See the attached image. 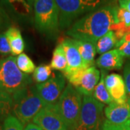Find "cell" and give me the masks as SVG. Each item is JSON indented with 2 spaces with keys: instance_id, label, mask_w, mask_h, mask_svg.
Instances as JSON below:
<instances>
[{
  "instance_id": "obj_1",
  "label": "cell",
  "mask_w": 130,
  "mask_h": 130,
  "mask_svg": "<svg viewBox=\"0 0 130 130\" xmlns=\"http://www.w3.org/2000/svg\"><path fill=\"white\" fill-rule=\"evenodd\" d=\"M116 8L104 7L88 13L77 20L67 34L75 40L95 43L111 29L113 25L119 23L116 18Z\"/></svg>"
},
{
  "instance_id": "obj_2",
  "label": "cell",
  "mask_w": 130,
  "mask_h": 130,
  "mask_svg": "<svg viewBox=\"0 0 130 130\" xmlns=\"http://www.w3.org/2000/svg\"><path fill=\"white\" fill-rule=\"evenodd\" d=\"M12 111L23 124H28L38 113L46 106L38 95L36 88L29 86L12 95Z\"/></svg>"
},
{
  "instance_id": "obj_3",
  "label": "cell",
  "mask_w": 130,
  "mask_h": 130,
  "mask_svg": "<svg viewBox=\"0 0 130 130\" xmlns=\"http://www.w3.org/2000/svg\"><path fill=\"white\" fill-rule=\"evenodd\" d=\"M82 106V94L71 84H68L55 105V108L69 130L77 129Z\"/></svg>"
},
{
  "instance_id": "obj_4",
  "label": "cell",
  "mask_w": 130,
  "mask_h": 130,
  "mask_svg": "<svg viewBox=\"0 0 130 130\" xmlns=\"http://www.w3.org/2000/svg\"><path fill=\"white\" fill-rule=\"evenodd\" d=\"M31 83L32 79L18 67L14 56H9L4 59L0 70V90L12 96L29 87Z\"/></svg>"
},
{
  "instance_id": "obj_5",
  "label": "cell",
  "mask_w": 130,
  "mask_h": 130,
  "mask_svg": "<svg viewBox=\"0 0 130 130\" xmlns=\"http://www.w3.org/2000/svg\"><path fill=\"white\" fill-rule=\"evenodd\" d=\"M33 7L38 30L46 34L55 33L59 26V12L55 0H36Z\"/></svg>"
},
{
  "instance_id": "obj_6",
  "label": "cell",
  "mask_w": 130,
  "mask_h": 130,
  "mask_svg": "<svg viewBox=\"0 0 130 130\" xmlns=\"http://www.w3.org/2000/svg\"><path fill=\"white\" fill-rule=\"evenodd\" d=\"M59 12V26L69 27L81 14L94 10L101 0H55Z\"/></svg>"
},
{
  "instance_id": "obj_7",
  "label": "cell",
  "mask_w": 130,
  "mask_h": 130,
  "mask_svg": "<svg viewBox=\"0 0 130 130\" xmlns=\"http://www.w3.org/2000/svg\"><path fill=\"white\" fill-rule=\"evenodd\" d=\"M104 105L93 95H84L78 125L76 130H100Z\"/></svg>"
},
{
  "instance_id": "obj_8",
  "label": "cell",
  "mask_w": 130,
  "mask_h": 130,
  "mask_svg": "<svg viewBox=\"0 0 130 130\" xmlns=\"http://www.w3.org/2000/svg\"><path fill=\"white\" fill-rule=\"evenodd\" d=\"M64 75L56 74L43 83L36 86L38 95L47 106H54L58 102L59 98L64 90Z\"/></svg>"
},
{
  "instance_id": "obj_9",
  "label": "cell",
  "mask_w": 130,
  "mask_h": 130,
  "mask_svg": "<svg viewBox=\"0 0 130 130\" xmlns=\"http://www.w3.org/2000/svg\"><path fill=\"white\" fill-rule=\"evenodd\" d=\"M55 105L44 107L33 118L32 122L43 130H69L56 111Z\"/></svg>"
},
{
  "instance_id": "obj_10",
  "label": "cell",
  "mask_w": 130,
  "mask_h": 130,
  "mask_svg": "<svg viewBox=\"0 0 130 130\" xmlns=\"http://www.w3.org/2000/svg\"><path fill=\"white\" fill-rule=\"evenodd\" d=\"M61 44L64 50L67 61V67L64 72V76L80 69H86L84 67L83 61L72 38H65Z\"/></svg>"
},
{
  "instance_id": "obj_11",
  "label": "cell",
  "mask_w": 130,
  "mask_h": 130,
  "mask_svg": "<svg viewBox=\"0 0 130 130\" xmlns=\"http://www.w3.org/2000/svg\"><path fill=\"white\" fill-rule=\"evenodd\" d=\"M105 84L113 102L123 104L127 102V92L124 80L120 74H111L106 77Z\"/></svg>"
},
{
  "instance_id": "obj_12",
  "label": "cell",
  "mask_w": 130,
  "mask_h": 130,
  "mask_svg": "<svg viewBox=\"0 0 130 130\" xmlns=\"http://www.w3.org/2000/svg\"><path fill=\"white\" fill-rule=\"evenodd\" d=\"M106 120L113 124H124L130 121V101L123 104L111 103L105 108Z\"/></svg>"
},
{
  "instance_id": "obj_13",
  "label": "cell",
  "mask_w": 130,
  "mask_h": 130,
  "mask_svg": "<svg viewBox=\"0 0 130 130\" xmlns=\"http://www.w3.org/2000/svg\"><path fill=\"white\" fill-rule=\"evenodd\" d=\"M101 79L100 72L94 66L84 71L76 90L83 95H93L94 90Z\"/></svg>"
},
{
  "instance_id": "obj_14",
  "label": "cell",
  "mask_w": 130,
  "mask_h": 130,
  "mask_svg": "<svg viewBox=\"0 0 130 130\" xmlns=\"http://www.w3.org/2000/svg\"><path fill=\"white\" fill-rule=\"evenodd\" d=\"M0 3L18 20H27L32 13V7L28 5L26 0H0Z\"/></svg>"
},
{
  "instance_id": "obj_15",
  "label": "cell",
  "mask_w": 130,
  "mask_h": 130,
  "mask_svg": "<svg viewBox=\"0 0 130 130\" xmlns=\"http://www.w3.org/2000/svg\"><path fill=\"white\" fill-rule=\"evenodd\" d=\"M124 63V57L119 51L113 49L101 54L96 61L98 67L102 70H119Z\"/></svg>"
},
{
  "instance_id": "obj_16",
  "label": "cell",
  "mask_w": 130,
  "mask_h": 130,
  "mask_svg": "<svg viewBox=\"0 0 130 130\" xmlns=\"http://www.w3.org/2000/svg\"><path fill=\"white\" fill-rule=\"evenodd\" d=\"M73 41L77 48L78 49L79 54L83 61L84 67L86 69H88L90 67H92L94 62L95 56L97 53L96 44L93 43L92 42L75 40V39H73Z\"/></svg>"
},
{
  "instance_id": "obj_17",
  "label": "cell",
  "mask_w": 130,
  "mask_h": 130,
  "mask_svg": "<svg viewBox=\"0 0 130 130\" xmlns=\"http://www.w3.org/2000/svg\"><path fill=\"white\" fill-rule=\"evenodd\" d=\"M5 34L9 41L12 54L15 56L23 54L25 49V43L18 28L11 26L5 31Z\"/></svg>"
},
{
  "instance_id": "obj_18",
  "label": "cell",
  "mask_w": 130,
  "mask_h": 130,
  "mask_svg": "<svg viewBox=\"0 0 130 130\" xmlns=\"http://www.w3.org/2000/svg\"><path fill=\"white\" fill-rule=\"evenodd\" d=\"M115 32L110 30L101 37L96 43V51L99 54H103L108 51H111L114 46L116 47L117 44Z\"/></svg>"
},
{
  "instance_id": "obj_19",
  "label": "cell",
  "mask_w": 130,
  "mask_h": 130,
  "mask_svg": "<svg viewBox=\"0 0 130 130\" xmlns=\"http://www.w3.org/2000/svg\"><path fill=\"white\" fill-rule=\"evenodd\" d=\"M105 76H106V72L104 70H102L100 81L93 93V97L98 100L99 102L109 105L113 102V101L106 88V86L105 84V79H106Z\"/></svg>"
},
{
  "instance_id": "obj_20",
  "label": "cell",
  "mask_w": 130,
  "mask_h": 130,
  "mask_svg": "<svg viewBox=\"0 0 130 130\" xmlns=\"http://www.w3.org/2000/svg\"><path fill=\"white\" fill-rule=\"evenodd\" d=\"M50 67L54 70L62 72H64L67 67L66 54L61 43L55 48L54 51Z\"/></svg>"
},
{
  "instance_id": "obj_21",
  "label": "cell",
  "mask_w": 130,
  "mask_h": 130,
  "mask_svg": "<svg viewBox=\"0 0 130 130\" xmlns=\"http://www.w3.org/2000/svg\"><path fill=\"white\" fill-rule=\"evenodd\" d=\"M12 96L8 93L0 90V121L2 119L5 120L10 115V112L12 111Z\"/></svg>"
},
{
  "instance_id": "obj_22",
  "label": "cell",
  "mask_w": 130,
  "mask_h": 130,
  "mask_svg": "<svg viewBox=\"0 0 130 130\" xmlns=\"http://www.w3.org/2000/svg\"><path fill=\"white\" fill-rule=\"evenodd\" d=\"M16 64L20 70L27 74L34 72L36 68L31 59L24 53L16 57Z\"/></svg>"
},
{
  "instance_id": "obj_23",
  "label": "cell",
  "mask_w": 130,
  "mask_h": 130,
  "mask_svg": "<svg viewBox=\"0 0 130 130\" xmlns=\"http://www.w3.org/2000/svg\"><path fill=\"white\" fill-rule=\"evenodd\" d=\"M51 67L50 66L40 65L36 68L32 74V78L38 83H43L51 78Z\"/></svg>"
},
{
  "instance_id": "obj_24",
  "label": "cell",
  "mask_w": 130,
  "mask_h": 130,
  "mask_svg": "<svg viewBox=\"0 0 130 130\" xmlns=\"http://www.w3.org/2000/svg\"><path fill=\"white\" fill-rule=\"evenodd\" d=\"M23 126L17 117L10 114L3 121L1 130H24Z\"/></svg>"
},
{
  "instance_id": "obj_25",
  "label": "cell",
  "mask_w": 130,
  "mask_h": 130,
  "mask_svg": "<svg viewBox=\"0 0 130 130\" xmlns=\"http://www.w3.org/2000/svg\"><path fill=\"white\" fill-rule=\"evenodd\" d=\"M116 18L119 23L126 26H130V12L127 9L119 7L116 9Z\"/></svg>"
},
{
  "instance_id": "obj_26",
  "label": "cell",
  "mask_w": 130,
  "mask_h": 130,
  "mask_svg": "<svg viewBox=\"0 0 130 130\" xmlns=\"http://www.w3.org/2000/svg\"><path fill=\"white\" fill-rule=\"evenodd\" d=\"M9 54H12V52L5 32H0V54L7 56Z\"/></svg>"
},
{
  "instance_id": "obj_27",
  "label": "cell",
  "mask_w": 130,
  "mask_h": 130,
  "mask_svg": "<svg viewBox=\"0 0 130 130\" xmlns=\"http://www.w3.org/2000/svg\"><path fill=\"white\" fill-rule=\"evenodd\" d=\"M10 19L5 7L0 3V32L6 28H9Z\"/></svg>"
},
{
  "instance_id": "obj_28",
  "label": "cell",
  "mask_w": 130,
  "mask_h": 130,
  "mask_svg": "<svg viewBox=\"0 0 130 130\" xmlns=\"http://www.w3.org/2000/svg\"><path fill=\"white\" fill-rule=\"evenodd\" d=\"M102 130H130V121L124 124H113L107 120L104 121Z\"/></svg>"
},
{
  "instance_id": "obj_29",
  "label": "cell",
  "mask_w": 130,
  "mask_h": 130,
  "mask_svg": "<svg viewBox=\"0 0 130 130\" xmlns=\"http://www.w3.org/2000/svg\"><path fill=\"white\" fill-rule=\"evenodd\" d=\"M124 78L126 92L128 94V100L130 101V60L127 61V63L124 67Z\"/></svg>"
},
{
  "instance_id": "obj_30",
  "label": "cell",
  "mask_w": 130,
  "mask_h": 130,
  "mask_svg": "<svg viewBox=\"0 0 130 130\" xmlns=\"http://www.w3.org/2000/svg\"><path fill=\"white\" fill-rule=\"evenodd\" d=\"M123 57H130V41L125 42L118 48Z\"/></svg>"
},
{
  "instance_id": "obj_31",
  "label": "cell",
  "mask_w": 130,
  "mask_h": 130,
  "mask_svg": "<svg viewBox=\"0 0 130 130\" xmlns=\"http://www.w3.org/2000/svg\"><path fill=\"white\" fill-rule=\"evenodd\" d=\"M119 3L120 7L127 9L130 12V0H119Z\"/></svg>"
},
{
  "instance_id": "obj_32",
  "label": "cell",
  "mask_w": 130,
  "mask_h": 130,
  "mask_svg": "<svg viewBox=\"0 0 130 130\" xmlns=\"http://www.w3.org/2000/svg\"><path fill=\"white\" fill-rule=\"evenodd\" d=\"M24 130H43L37 124H34V123H28L27 125L25 126V127L24 128Z\"/></svg>"
},
{
  "instance_id": "obj_33",
  "label": "cell",
  "mask_w": 130,
  "mask_h": 130,
  "mask_svg": "<svg viewBox=\"0 0 130 130\" xmlns=\"http://www.w3.org/2000/svg\"><path fill=\"white\" fill-rule=\"evenodd\" d=\"M27 2L28 3V5H30V7H33V5H34V2L36 0H26Z\"/></svg>"
},
{
  "instance_id": "obj_34",
  "label": "cell",
  "mask_w": 130,
  "mask_h": 130,
  "mask_svg": "<svg viewBox=\"0 0 130 130\" xmlns=\"http://www.w3.org/2000/svg\"><path fill=\"white\" fill-rule=\"evenodd\" d=\"M3 61H4V59H0V70H1V69H2V67Z\"/></svg>"
}]
</instances>
